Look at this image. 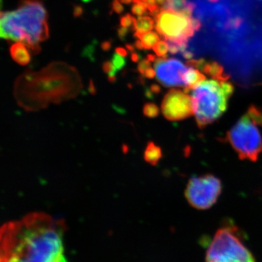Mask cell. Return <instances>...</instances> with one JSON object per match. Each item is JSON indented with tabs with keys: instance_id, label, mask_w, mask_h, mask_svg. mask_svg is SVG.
I'll return each instance as SVG.
<instances>
[{
	"instance_id": "cell-22",
	"label": "cell",
	"mask_w": 262,
	"mask_h": 262,
	"mask_svg": "<svg viewBox=\"0 0 262 262\" xmlns=\"http://www.w3.org/2000/svg\"><path fill=\"white\" fill-rule=\"evenodd\" d=\"M136 18L132 16L130 13H127L120 19V24L121 27L125 28L134 29V24H135Z\"/></svg>"
},
{
	"instance_id": "cell-32",
	"label": "cell",
	"mask_w": 262,
	"mask_h": 262,
	"mask_svg": "<svg viewBox=\"0 0 262 262\" xmlns=\"http://www.w3.org/2000/svg\"><path fill=\"white\" fill-rule=\"evenodd\" d=\"M143 76L147 79H153L155 76H156V72H155L152 68L150 67V68L148 69V70L144 72V75Z\"/></svg>"
},
{
	"instance_id": "cell-15",
	"label": "cell",
	"mask_w": 262,
	"mask_h": 262,
	"mask_svg": "<svg viewBox=\"0 0 262 262\" xmlns=\"http://www.w3.org/2000/svg\"><path fill=\"white\" fill-rule=\"evenodd\" d=\"M135 37L139 38L142 42L144 49L150 50L157 42H159L160 37L156 32H136L134 34Z\"/></svg>"
},
{
	"instance_id": "cell-27",
	"label": "cell",
	"mask_w": 262,
	"mask_h": 262,
	"mask_svg": "<svg viewBox=\"0 0 262 262\" xmlns=\"http://www.w3.org/2000/svg\"><path fill=\"white\" fill-rule=\"evenodd\" d=\"M151 67V62L148 61L147 58L145 59L141 60L140 63L138 65V71L139 73L141 74V76L144 75V72H146L148 69Z\"/></svg>"
},
{
	"instance_id": "cell-44",
	"label": "cell",
	"mask_w": 262,
	"mask_h": 262,
	"mask_svg": "<svg viewBox=\"0 0 262 262\" xmlns=\"http://www.w3.org/2000/svg\"><path fill=\"white\" fill-rule=\"evenodd\" d=\"M208 1L211 2V3H218L220 0H208Z\"/></svg>"
},
{
	"instance_id": "cell-43",
	"label": "cell",
	"mask_w": 262,
	"mask_h": 262,
	"mask_svg": "<svg viewBox=\"0 0 262 262\" xmlns=\"http://www.w3.org/2000/svg\"><path fill=\"white\" fill-rule=\"evenodd\" d=\"M3 0H0V16H1L2 14H3V13H2V8H3Z\"/></svg>"
},
{
	"instance_id": "cell-33",
	"label": "cell",
	"mask_w": 262,
	"mask_h": 262,
	"mask_svg": "<svg viewBox=\"0 0 262 262\" xmlns=\"http://www.w3.org/2000/svg\"><path fill=\"white\" fill-rule=\"evenodd\" d=\"M101 48L103 51L107 52L108 51H110V50H111L112 48L111 41H104V42L101 43Z\"/></svg>"
},
{
	"instance_id": "cell-40",
	"label": "cell",
	"mask_w": 262,
	"mask_h": 262,
	"mask_svg": "<svg viewBox=\"0 0 262 262\" xmlns=\"http://www.w3.org/2000/svg\"><path fill=\"white\" fill-rule=\"evenodd\" d=\"M146 58H147L148 61H149L150 62L155 61L157 60L156 57L152 54H148Z\"/></svg>"
},
{
	"instance_id": "cell-17",
	"label": "cell",
	"mask_w": 262,
	"mask_h": 262,
	"mask_svg": "<svg viewBox=\"0 0 262 262\" xmlns=\"http://www.w3.org/2000/svg\"><path fill=\"white\" fill-rule=\"evenodd\" d=\"M187 0H165L163 5V9L173 10L180 13L186 7Z\"/></svg>"
},
{
	"instance_id": "cell-7",
	"label": "cell",
	"mask_w": 262,
	"mask_h": 262,
	"mask_svg": "<svg viewBox=\"0 0 262 262\" xmlns=\"http://www.w3.org/2000/svg\"><path fill=\"white\" fill-rule=\"evenodd\" d=\"M222 185L220 179L211 174L193 177L189 179L185 190L188 203L198 210L211 208L222 194Z\"/></svg>"
},
{
	"instance_id": "cell-34",
	"label": "cell",
	"mask_w": 262,
	"mask_h": 262,
	"mask_svg": "<svg viewBox=\"0 0 262 262\" xmlns=\"http://www.w3.org/2000/svg\"><path fill=\"white\" fill-rule=\"evenodd\" d=\"M130 58L131 61L134 62V63H137L141 60V55L136 53V51L133 52V53H131Z\"/></svg>"
},
{
	"instance_id": "cell-30",
	"label": "cell",
	"mask_w": 262,
	"mask_h": 262,
	"mask_svg": "<svg viewBox=\"0 0 262 262\" xmlns=\"http://www.w3.org/2000/svg\"><path fill=\"white\" fill-rule=\"evenodd\" d=\"M191 24H192V29H194V32L199 31L202 27V23L199 19L192 18H191Z\"/></svg>"
},
{
	"instance_id": "cell-37",
	"label": "cell",
	"mask_w": 262,
	"mask_h": 262,
	"mask_svg": "<svg viewBox=\"0 0 262 262\" xmlns=\"http://www.w3.org/2000/svg\"><path fill=\"white\" fill-rule=\"evenodd\" d=\"M134 46H135L136 49L139 50V51L144 50V46H143L142 42H141L140 39H137L135 43H134Z\"/></svg>"
},
{
	"instance_id": "cell-9",
	"label": "cell",
	"mask_w": 262,
	"mask_h": 262,
	"mask_svg": "<svg viewBox=\"0 0 262 262\" xmlns=\"http://www.w3.org/2000/svg\"><path fill=\"white\" fill-rule=\"evenodd\" d=\"M163 116L170 121H180L194 115L192 97L185 91L171 89L162 102Z\"/></svg>"
},
{
	"instance_id": "cell-39",
	"label": "cell",
	"mask_w": 262,
	"mask_h": 262,
	"mask_svg": "<svg viewBox=\"0 0 262 262\" xmlns=\"http://www.w3.org/2000/svg\"><path fill=\"white\" fill-rule=\"evenodd\" d=\"M126 48L127 51H128V52H130V53H133V52L135 51L136 48L135 46H134V45L127 44Z\"/></svg>"
},
{
	"instance_id": "cell-20",
	"label": "cell",
	"mask_w": 262,
	"mask_h": 262,
	"mask_svg": "<svg viewBox=\"0 0 262 262\" xmlns=\"http://www.w3.org/2000/svg\"><path fill=\"white\" fill-rule=\"evenodd\" d=\"M102 70L104 73L108 75V79L110 82H115L116 80L117 71L114 67L113 62L110 61H105L102 65Z\"/></svg>"
},
{
	"instance_id": "cell-46",
	"label": "cell",
	"mask_w": 262,
	"mask_h": 262,
	"mask_svg": "<svg viewBox=\"0 0 262 262\" xmlns=\"http://www.w3.org/2000/svg\"><path fill=\"white\" fill-rule=\"evenodd\" d=\"M141 1L144 2V3H146V0H141Z\"/></svg>"
},
{
	"instance_id": "cell-21",
	"label": "cell",
	"mask_w": 262,
	"mask_h": 262,
	"mask_svg": "<svg viewBox=\"0 0 262 262\" xmlns=\"http://www.w3.org/2000/svg\"><path fill=\"white\" fill-rule=\"evenodd\" d=\"M153 51L157 56L160 57H165L167 56L168 51V43L165 41H159L153 46Z\"/></svg>"
},
{
	"instance_id": "cell-42",
	"label": "cell",
	"mask_w": 262,
	"mask_h": 262,
	"mask_svg": "<svg viewBox=\"0 0 262 262\" xmlns=\"http://www.w3.org/2000/svg\"><path fill=\"white\" fill-rule=\"evenodd\" d=\"M165 1V0H156V3H158V4L163 5Z\"/></svg>"
},
{
	"instance_id": "cell-26",
	"label": "cell",
	"mask_w": 262,
	"mask_h": 262,
	"mask_svg": "<svg viewBox=\"0 0 262 262\" xmlns=\"http://www.w3.org/2000/svg\"><path fill=\"white\" fill-rule=\"evenodd\" d=\"M124 10H125V8L122 6L121 2L120 0H114L113 3H112L111 14L113 13H117V14H121V13H123Z\"/></svg>"
},
{
	"instance_id": "cell-29",
	"label": "cell",
	"mask_w": 262,
	"mask_h": 262,
	"mask_svg": "<svg viewBox=\"0 0 262 262\" xmlns=\"http://www.w3.org/2000/svg\"><path fill=\"white\" fill-rule=\"evenodd\" d=\"M128 29L125 28V27H120L117 29V36H118L119 39L121 41H125L128 34Z\"/></svg>"
},
{
	"instance_id": "cell-23",
	"label": "cell",
	"mask_w": 262,
	"mask_h": 262,
	"mask_svg": "<svg viewBox=\"0 0 262 262\" xmlns=\"http://www.w3.org/2000/svg\"><path fill=\"white\" fill-rule=\"evenodd\" d=\"M112 60H113L112 62H113L114 67H115L117 72L122 70L125 64H126V61H125V58L120 56V55L117 54V53H115V54L113 55Z\"/></svg>"
},
{
	"instance_id": "cell-10",
	"label": "cell",
	"mask_w": 262,
	"mask_h": 262,
	"mask_svg": "<svg viewBox=\"0 0 262 262\" xmlns=\"http://www.w3.org/2000/svg\"><path fill=\"white\" fill-rule=\"evenodd\" d=\"M157 80L166 88H185L184 74L187 66L176 58L168 59V56L158 58L155 63Z\"/></svg>"
},
{
	"instance_id": "cell-11",
	"label": "cell",
	"mask_w": 262,
	"mask_h": 262,
	"mask_svg": "<svg viewBox=\"0 0 262 262\" xmlns=\"http://www.w3.org/2000/svg\"><path fill=\"white\" fill-rule=\"evenodd\" d=\"M29 50L25 43L17 42L10 46V56L18 64L26 66L31 61V52Z\"/></svg>"
},
{
	"instance_id": "cell-13",
	"label": "cell",
	"mask_w": 262,
	"mask_h": 262,
	"mask_svg": "<svg viewBox=\"0 0 262 262\" xmlns=\"http://www.w3.org/2000/svg\"><path fill=\"white\" fill-rule=\"evenodd\" d=\"M201 70L213 80L219 82H226L229 78V76L224 72L223 67L216 61L206 62Z\"/></svg>"
},
{
	"instance_id": "cell-41",
	"label": "cell",
	"mask_w": 262,
	"mask_h": 262,
	"mask_svg": "<svg viewBox=\"0 0 262 262\" xmlns=\"http://www.w3.org/2000/svg\"><path fill=\"white\" fill-rule=\"evenodd\" d=\"M120 1L122 3H123V4L129 5L132 3L133 0H120Z\"/></svg>"
},
{
	"instance_id": "cell-38",
	"label": "cell",
	"mask_w": 262,
	"mask_h": 262,
	"mask_svg": "<svg viewBox=\"0 0 262 262\" xmlns=\"http://www.w3.org/2000/svg\"><path fill=\"white\" fill-rule=\"evenodd\" d=\"M151 90L152 92H154L155 94H158V93L160 91V88L158 84H152L151 87Z\"/></svg>"
},
{
	"instance_id": "cell-12",
	"label": "cell",
	"mask_w": 262,
	"mask_h": 262,
	"mask_svg": "<svg viewBox=\"0 0 262 262\" xmlns=\"http://www.w3.org/2000/svg\"><path fill=\"white\" fill-rule=\"evenodd\" d=\"M206 80V76L202 74L199 70L192 68V67L188 68L184 76V81L185 83L184 91L188 93L189 91H192L193 89L198 87L202 82Z\"/></svg>"
},
{
	"instance_id": "cell-35",
	"label": "cell",
	"mask_w": 262,
	"mask_h": 262,
	"mask_svg": "<svg viewBox=\"0 0 262 262\" xmlns=\"http://www.w3.org/2000/svg\"><path fill=\"white\" fill-rule=\"evenodd\" d=\"M182 56L185 59L190 60L192 59L193 57H194V53L192 51H187H187L182 53Z\"/></svg>"
},
{
	"instance_id": "cell-31",
	"label": "cell",
	"mask_w": 262,
	"mask_h": 262,
	"mask_svg": "<svg viewBox=\"0 0 262 262\" xmlns=\"http://www.w3.org/2000/svg\"><path fill=\"white\" fill-rule=\"evenodd\" d=\"M82 13H83L82 7L80 6V5H76L74 7L73 14L75 18H79L82 15Z\"/></svg>"
},
{
	"instance_id": "cell-8",
	"label": "cell",
	"mask_w": 262,
	"mask_h": 262,
	"mask_svg": "<svg viewBox=\"0 0 262 262\" xmlns=\"http://www.w3.org/2000/svg\"><path fill=\"white\" fill-rule=\"evenodd\" d=\"M155 29L165 40L177 44L188 42L194 34L191 18L173 10L163 9L155 17Z\"/></svg>"
},
{
	"instance_id": "cell-5",
	"label": "cell",
	"mask_w": 262,
	"mask_h": 262,
	"mask_svg": "<svg viewBox=\"0 0 262 262\" xmlns=\"http://www.w3.org/2000/svg\"><path fill=\"white\" fill-rule=\"evenodd\" d=\"M206 262H256L239 229L226 225L216 231L207 248Z\"/></svg>"
},
{
	"instance_id": "cell-45",
	"label": "cell",
	"mask_w": 262,
	"mask_h": 262,
	"mask_svg": "<svg viewBox=\"0 0 262 262\" xmlns=\"http://www.w3.org/2000/svg\"><path fill=\"white\" fill-rule=\"evenodd\" d=\"M91 1V0H82V2H84V3H88V2Z\"/></svg>"
},
{
	"instance_id": "cell-16",
	"label": "cell",
	"mask_w": 262,
	"mask_h": 262,
	"mask_svg": "<svg viewBox=\"0 0 262 262\" xmlns=\"http://www.w3.org/2000/svg\"><path fill=\"white\" fill-rule=\"evenodd\" d=\"M155 27L154 20L149 16H139L136 19L134 29L136 32H147Z\"/></svg>"
},
{
	"instance_id": "cell-18",
	"label": "cell",
	"mask_w": 262,
	"mask_h": 262,
	"mask_svg": "<svg viewBox=\"0 0 262 262\" xmlns=\"http://www.w3.org/2000/svg\"><path fill=\"white\" fill-rule=\"evenodd\" d=\"M244 19L239 16H234L232 18L227 19V21L224 24V29L226 30L230 29H238L244 24Z\"/></svg>"
},
{
	"instance_id": "cell-2",
	"label": "cell",
	"mask_w": 262,
	"mask_h": 262,
	"mask_svg": "<svg viewBox=\"0 0 262 262\" xmlns=\"http://www.w3.org/2000/svg\"><path fill=\"white\" fill-rule=\"evenodd\" d=\"M81 89L77 71L63 63H54L39 72L28 71L15 84V96L28 110L45 107L75 97Z\"/></svg>"
},
{
	"instance_id": "cell-28",
	"label": "cell",
	"mask_w": 262,
	"mask_h": 262,
	"mask_svg": "<svg viewBox=\"0 0 262 262\" xmlns=\"http://www.w3.org/2000/svg\"><path fill=\"white\" fill-rule=\"evenodd\" d=\"M168 46V51L170 54L176 55L179 52V46L177 42H173V41H167Z\"/></svg>"
},
{
	"instance_id": "cell-6",
	"label": "cell",
	"mask_w": 262,
	"mask_h": 262,
	"mask_svg": "<svg viewBox=\"0 0 262 262\" xmlns=\"http://www.w3.org/2000/svg\"><path fill=\"white\" fill-rule=\"evenodd\" d=\"M262 122L246 113L227 131L226 140L242 160L257 161L262 153Z\"/></svg>"
},
{
	"instance_id": "cell-3",
	"label": "cell",
	"mask_w": 262,
	"mask_h": 262,
	"mask_svg": "<svg viewBox=\"0 0 262 262\" xmlns=\"http://www.w3.org/2000/svg\"><path fill=\"white\" fill-rule=\"evenodd\" d=\"M48 12L41 0H20L17 9L0 16V39L25 43L33 53L49 37Z\"/></svg>"
},
{
	"instance_id": "cell-19",
	"label": "cell",
	"mask_w": 262,
	"mask_h": 262,
	"mask_svg": "<svg viewBox=\"0 0 262 262\" xmlns=\"http://www.w3.org/2000/svg\"><path fill=\"white\" fill-rule=\"evenodd\" d=\"M134 5L131 8V12L133 14L138 15V16H141L146 13L147 10L148 5L144 2L141 0H133Z\"/></svg>"
},
{
	"instance_id": "cell-1",
	"label": "cell",
	"mask_w": 262,
	"mask_h": 262,
	"mask_svg": "<svg viewBox=\"0 0 262 262\" xmlns=\"http://www.w3.org/2000/svg\"><path fill=\"white\" fill-rule=\"evenodd\" d=\"M64 222L33 213L0 227V262H68Z\"/></svg>"
},
{
	"instance_id": "cell-14",
	"label": "cell",
	"mask_w": 262,
	"mask_h": 262,
	"mask_svg": "<svg viewBox=\"0 0 262 262\" xmlns=\"http://www.w3.org/2000/svg\"><path fill=\"white\" fill-rule=\"evenodd\" d=\"M162 150L160 146H157L155 143L149 142L144 151V159L146 163L155 165L158 163L162 158Z\"/></svg>"
},
{
	"instance_id": "cell-24",
	"label": "cell",
	"mask_w": 262,
	"mask_h": 262,
	"mask_svg": "<svg viewBox=\"0 0 262 262\" xmlns=\"http://www.w3.org/2000/svg\"><path fill=\"white\" fill-rule=\"evenodd\" d=\"M144 114L147 117H156L158 115V108L154 103H147L144 108Z\"/></svg>"
},
{
	"instance_id": "cell-36",
	"label": "cell",
	"mask_w": 262,
	"mask_h": 262,
	"mask_svg": "<svg viewBox=\"0 0 262 262\" xmlns=\"http://www.w3.org/2000/svg\"><path fill=\"white\" fill-rule=\"evenodd\" d=\"M115 52H116L117 54H119L120 56L122 57H126L127 56V51L125 49V48H117L116 49H115Z\"/></svg>"
},
{
	"instance_id": "cell-4",
	"label": "cell",
	"mask_w": 262,
	"mask_h": 262,
	"mask_svg": "<svg viewBox=\"0 0 262 262\" xmlns=\"http://www.w3.org/2000/svg\"><path fill=\"white\" fill-rule=\"evenodd\" d=\"M234 86L228 81L205 80L192 91L193 111L199 128L216 121L227 111Z\"/></svg>"
},
{
	"instance_id": "cell-25",
	"label": "cell",
	"mask_w": 262,
	"mask_h": 262,
	"mask_svg": "<svg viewBox=\"0 0 262 262\" xmlns=\"http://www.w3.org/2000/svg\"><path fill=\"white\" fill-rule=\"evenodd\" d=\"M206 62L204 58H200V59H194V58H192V59L189 60V61L186 62V64H187V67L202 70V68H203V66L205 65Z\"/></svg>"
}]
</instances>
